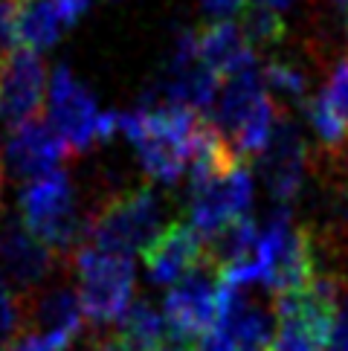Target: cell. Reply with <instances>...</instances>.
<instances>
[{"mask_svg": "<svg viewBox=\"0 0 348 351\" xmlns=\"http://www.w3.org/2000/svg\"><path fill=\"white\" fill-rule=\"evenodd\" d=\"M195 38L201 64L212 70L218 79H232L256 67V47L232 21H209L203 29L195 32Z\"/></svg>", "mask_w": 348, "mask_h": 351, "instance_id": "cell-15", "label": "cell"}, {"mask_svg": "<svg viewBox=\"0 0 348 351\" xmlns=\"http://www.w3.org/2000/svg\"><path fill=\"white\" fill-rule=\"evenodd\" d=\"M343 157H345V166H348V145H345V154Z\"/></svg>", "mask_w": 348, "mask_h": 351, "instance_id": "cell-35", "label": "cell"}, {"mask_svg": "<svg viewBox=\"0 0 348 351\" xmlns=\"http://www.w3.org/2000/svg\"><path fill=\"white\" fill-rule=\"evenodd\" d=\"M325 96H328V102L337 108V114L348 122V58L337 61V67L331 70Z\"/></svg>", "mask_w": 348, "mask_h": 351, "instance_id": "cell-23", "label": "cell"}, {"mask_svg": "<svg viewBox=\"0 0 348 351\" xmlns=\"http://www.w3.org/2000/svg\"><path fill=\"white\" fill-rule=\"evenodd\" d=\"M345 38H348V12H345Z\"/></svg>", "mask_w": 348, "mask_h": 351, "instance_id": "cell-34", "label": "cell"}, {"mask_svg": "<svg viewBox=\"0 0 348 351\" xmlns=\"http://www.w3.org/2000/svg\"><path fill=\"white\" fill-rule=\"evenodd\" d=\"M47 122L64 140L70 154H82L93 143L110 140L119 131V114L99 110L90 90L67 67H55L49 76Z\"/></svg>", "mask_w": 348, "mask_h": 351, "instance_id": "cell-6", "label": "cell"}, {"mask_svg": "<svg viewBox=\"0 0 348 351\" xmlns=\"http://www.w3.org/2000/svg\"><path fill=\"white\" fill-rule=\"evenodd\" d=\"M244 3L247 0H201L203 12L212 21H229L235 12H244Z\"/></svg>", "mask_w": 348, "mask_h": 351, "instance_id": "cell-25", "label": "cell"}, {"mask_svg": "<svg viewBox=\"0 0 348 351\" xmlns=\"http://www.w3.org/2000/svg\"><path fill=\"white\" fill-rule=\"evenodd\" d=\"M331 351H348V322H337V331H334L331 340Z\"/></svg>", "mask_w": 348, "mask_h": 351, "instance_id": "cell-28", "label": "cell"}, {"mask_svg": "<svg viewBox=\"0 0 348 351\" xmlns=\"http://www.w3.org/2000/svg\"><path fill=\"white\" fill-rule=\"evenodd\" d=\"M0 195H3V157H0Z\"/></svg>", "mask_w": 348, "mask_h": 351, "instance_id": "cell-32", "label": "cell"}, {"mask_svg": "<svg viewBox=\"0 0 348 351\" xmlns=\"http://www.w3.org/2000/svg\"><path fill=\"white\" fill-rule=\"evenodd\" d=\"M47 70L38 53L23 47H3L0 53V114L12 125L38 119L47 102Z\"/></svg>", "mask_w": 348, "mask_h": 351, "instance_id": "cell-10", "label": "cell"}, {"mask_svg": "<svg viewBox=\"0 0 348 351\" xmlns=\"http://www.w3.org/2000/svg\"><path fill=\"white\" fill-rule=\"evenodd\" d=\"M340 319L348 322V287H345V308H343V313H340Z\"/></svg>", "mask_w": 348, "mask_h": 351, "instance_id": "cell-31", "label": "cell"}, {"mask_svg": "<svg viewBox=\"0 0 348 351\" xmlns=\"http://www.w3.org/2000/svg\"><path fill=\"white\" fill-rule=\"evenodd\" d=\"M90 351H128V348L116 334H108V337H96L90 343Z\"/></svg>", "mask_w": 348, "mask_h": 351, "instance_id": "cell-27", "label": "cell"}, {"mask_svg": "<svg viewBox=\"0 0 348 351\" xmlns=\"http://www.w3.org/2000/svg\"><path fill=\"white\" fill-rule=\"evenodd\" d=\"M64 21L53 0H15L9 18V47H23L32 53L49 49L64 32Z\"/></svg>", "mask_w": 348, "mask_h": 351, "instance_id": "cell-16", "label": "cell"}, {"mask_svg": "<svg viewBox=\"0 0 348 351\" xmlns=\"http://www.w3.org/2000/svg\"><path fill=\"white\" fill-rule=\"evenodd\" d=\"M250 3L258 6V9H270V12H279V15H282V12L290 9L296 0H250Z\"/></svg>", "mask_w": 348, "mask_h": 351, "instance_id": "cell-29", "label": "cell"}, {"mask_svg": "<svg viewBox=\"0 0 348 351\" xmlns=\"http://www.w3.org/2000/svg\"><path fill=\"white\" fill-rule=\"evenodd\" d=\"M70 258L79 276V299L84 317L99 328L119 322L134 305V261L93 244H82Z\"/></svg>", "mask_w": 348, "mask_h": 351, "instance_id": "cell-5", "label": "cell"}, {"mask_svg": "<svg viewBox=\"0 0 348 351\" xmlns=\"http://www.w3.org/2000/svg\"><path fill=\"white\" fill-rule=\"evenodd\" d=\"M218 291H221V273L209 261V256L197 265L186 279L169 291L166 296V322L183 334H209L218 325Z\"/></svg>", "mask_w": 348, "mask_h": 351, "instance_id": "cell-11", "label": "cell"}, {"mask_svg": "<svg viewBox=\"0 0 348 351\" xmlns=\"http://www.w3.org/2000/svg\"><path fill=\"white\" fill-rule=\"evenodd\" d=\"M12 0H0V35L9 41V18H12Z\"/></svg>", "mask_w": 348, "mask_h": 351, "instance_id": "cell-30", "label": "cell"}, {"mask_svg": "<svg viewBox=\"0 0 348 351\" xmlns=\"http://www.w3.org/2000/svg\"><path fill=\"white\" fill-rule=\"evenodd\" d=\"M197 351H238V346H235L227 334L212 328L209 334H203L201 340H197Z\"/></svg>", "mask_w": 348, "mask_h": 351, "instance_id": "cell-26", "label": "cell"}, {"mask_svg": "<svg viewBox=\"0 0 348 351\" xmlns=\"http://www.w3.org/2000/svg\"><path fill=\"white\" fill-rule=\"evenodd\" d=\"M270 351H331V340L319 337L296 319H279Z\"/></svg>", "mask_w": 348, "mask_h": 351, "instance_id": "cell-21", "label": "cell"}, {"mask_svg": "<svg viewBox=\"0 0 348 351\" xmlns=\"http://www.w3.org/2000/svg\"><path fill=\"white\" fill-rule=\"evenodd\" d=\"M305 119L314 128V136L319 140V148L325 157H340L348 145V122L337 114V108L328 102L325 93L310 96L305 102Z\"/></svg>", "mask_w": 348, "mask_h": 351, "instance_id": "cell-18", "label": "cell"}, {"mask_svg": "<svg viewBox=\"0 0 348 351\" xmlns=\"http://www.w3.org/2000/svg\"><path fill=\"white\" fill-rule=\"evenodd\" d=\"M58 253L35 238L27 223L9 218L0 223V276L18 296L41 291V285L55 273Z\"/></svg>", "mask_w": 348, "mask_h": 351, "instance_id": "cell-9", "label": "cell"}, {"mask_svg": "<svg viewBox=\"0 0 348 351\" xmlns=\"http://www.w3.org/2000/svg\"><path fill=\"white\" fill-rule=\"evenodd\" d=\"M201 122L203 119H197L189 108L171 102H145L142 108L119 114V131L128 136L148 178L171 186L189 169Z\"/></svg>", "mask_w": 348, "mask_h": 351, "instance_id": "cell-1", "label": "cell"}, {"mask_svg": "<svg viewBox=\"0 0 348 351\" xmlns=\"http://www.w3.org/2000/svg\"><path fill=\"white\" fill-rule=\"evenodd\" d=\"M3 351H64L61 346H55L53 340H47L44 334L32 331V328H23L15 340H12Z\"/></svg>", "mask_w": 348, "mask_h": 351, "instance_id": "cell-24", "label": "cell"}, {"mask_svg": "<svg viewBox=\"0 0 348 351\" xmlns=\"http://www.w3.org/2000/svg\"><path fill=\"white\" fill-rule=\"evenodd\" d=\"M256 162H258V174L264 180L270 197L279 206H288L302 192L308 169H310V148H308L302 128L288 114H279L270 145Z\"/></svg>", "mask_w": 348, "mask_h": 351, "instance_id": "cell-7", "label": "cell"}, {"mask_svg": "<svg viewBox=\"0 0 348 351\" xmlns=\"http://www.w3.org/2000/svg\"><path fill=\"white\" fill-rule=\"evenodd\" d=\"M23 311H27V325L44 334L47 340H53L61 348H70V343L79 337L84 325V308L79 291H73L70 285H53L47 291H35L23 296Z\"/></svg>", "mask_w": 348, "mask_h": 351, "instance_id": "cell-13", "label": "cell"}, {"mask_svg": "<svg viewBox=\"0 0 348 351\" xmlns=\"http://www.w3.org/2000/svg\"><path fill=\"white\" fill-rule=\"evenodd\" d=\"M169 209L151 186H128L87 212V241L116 256H136L151 250L169 230Z\"/></svg>", "mask_w": 348, "mask_h": 351, "instance_id": "cell-2", "label": "cell"}, {"mask_svg": "<svg viewBox=\"0 0 348 351\" xmlns=\"http://www.w3.org/2000/svg\"><path fill=\"white\" fill-rule=\"evenodd\" d=\"M261 82H264L267 93L305 108V102H308V73L299 64L284 61V58H273V61H267L264 73H261Z\"/></svg>", "mask_w": 348, "mask_h": 351, "instance_id": "cell-19", "label": "cell"}, {"mask_svg": "<svg viewBox=\"0 0 348 351\" xmlns=\"http://www.w3.org/2000/svg\"><path fill=\"white\" fill-rule=\"evenodd\" d=\"M169 331L166 313L157 311L148 299H140L128 308V313L119 319V340L128 351H160L163 337Z\"/></svg>", "mask_w": 348, "mask_h": 351, "instance_id": "cell-17", "label": "cell"}, {"mask_svg": "<svg viewBox=\"0 0 348 351\" xmlns=\"http://www.w3.org/2000/svg\"><path fill=\"white\" fill-rule=\"evenodd\" d=\"M27 325V311H23V296H18L6 279L0 276V348H6Z\"/></svg>", "mask_w": 348, "mask_h": 351, "instance_id": "cell-22", "label": "cell"}, {"mask_svg": "<svg viewBox=\"0 0 348 351\" xmlns=\"http://www.w3.org/2000/svg\"><path fill=\"white\" fill-rule=\"evenodd\" d=\"M331 3H334V6H340V9H345V12H348V0H331Z\"/></svg>", "mask_w": 348, "mask_h": 351, "instance_id": "cell-33", "label": "cell"}, {"mask_svg": "<svg viewBox=\"0 0 348 351\" xmlns=\"http://www.w3.org/2000/svg\"><path fill=\"white\" fill-rule=\"evenodd\" d=\"M276 102L270 99L256 67L221 82L212 108V125L223 134V140L229 143V148L241 162L258 160L264 154L270 136L276 131Z\"/></svg>", "mask_w": 348, "mask_h": 351, "instance_id": "cell-3", "label": "cell"}, {"mask_svg": "<svg viewBox=\"0 0 348 351\" xmlns=\"http://www.w3.org/2000/svg\"><path fill=\"white\" fill-rule=\"evenodd\" d=\"M241 32L253 47H273V44H282L288 27H284V18L279 12L253 6L241 12Z\"/></svg>", "mask_w": 348, "mask_h": 351, "instance_id": "cell-20", "label": "cell"}, {"mask_svg": "<svg viewBox=\"0 0 348 351\" xmlns=\"http://www.w3.org/2000/svg\"><path fill=\"white\" fill-rule=\"evenodd\" d=\"M70 154L64 140L53 131L49 122L29 119L12 125L6 140V162L18 180H38L49 171H58V162Z\"/></svg>", "mask_w": 348, "mask_h": 351, "instance_id": "cell-12", "label": "cell"}, {"mask_svg": "<svg viewBox=\"0 0 348 351\" xmlns=\"http://www.w3.org/2000/svg\"><path fill=\"white\" fill-rule=\"evenodd\" d=\"M18 206L27 230L58 256H73L87 241V215L79 206L76 186L67 171L58 169L38 180H29L18 197Z\"/></svg>", "mask_w": 348, "mask_h": 351, "instance_id": "cell-4", "label": "cell"}, {"mask_svg": "<svg viewBox=\"0 0 348 351\" xmlns=\"http://www.w3.org/2000/svg\"><path fill=\"white\" fill-rule=\"evenodd\" d=\"M253 206V178L244 166L223 171L197 189H189V223L206 241L221 232L227 223L247 218Z\"/></svg>", "mask_w": 348, "mask_h": 351, "instance_id": "cell-8", "label": "cell"}, {"mask_svg": "<svg viewBox=\"0 0 348 351\" xmlns=\"http://www.w3.org/2000/svg\"><path fill=\"white\" fill-rule=\"evenodd\" d=\"M206 258V238L189 221H171L145 253V267L157 285H177Z\"/></svg>", "mask_w": 348, "mask_h": 351, "instance_id": "cell-14", "label": "cell"}]
</instances>
